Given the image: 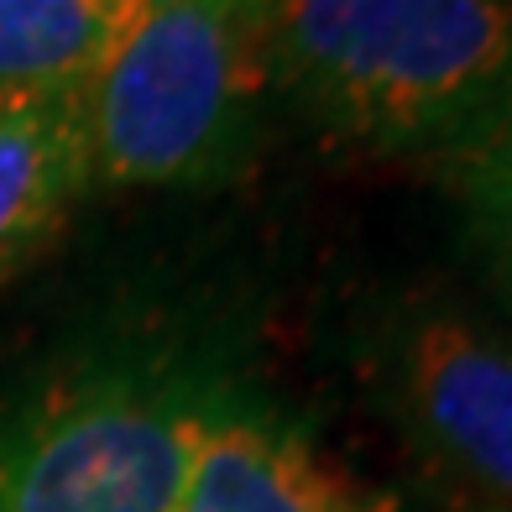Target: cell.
I'll list each match as a JSON object with an SVG mask.
<instances>
[{
    "instance_id": "cell-1",
    "label": "cell",
    "mask_w": 512,
    "mask_h": 512,
    "mask_svg": "<svg viewBox=\"0 0 512 512\" xmlns=\"http://www.w3.org/2000/svg\"><path fill=\"white\" fill-rule=\"evenodd\" d=\"M277 100L366 152H445L512 89V0H267Z\"/></svg>"
},
{
    "instance_id": "cell-2",
    "label": "cell",
    "mask_w": 512,
    "mask_h": 512,
    "mask_svg": "<svg viewBox=\"0 0 512 512\" xmlns=\"http://www.w3.org/2000/svg\"><path fill=\"white\" fill-rule=\"evenodd\" d=\"M79 95L95 183L220 189L251 168L277 100L262 0H136Z\"/></svg>"
},
{
    "instance_id": "cell-3",
    "label": "cell",
    "mask_w": 512,
    "mask_h": 512,
    "mask_svg": "<svg viewBox=\"0 0 512 512\" xmlns=\"http://www.w3.org/2000/svg\"><path fill=\"white\" fill-rule=\"evenodd\" d=\"M225 392L168 356L48 387L0 424V512H178Z\"/></svg>"
},
{
    "instance_id": "cell-4",
    "label": "cell",
    "mask_w": 512,
    "mask_h": 512,
    "mask_svg": "<svg viewBox=\"0 0 512 512\" xmlns=\"http://www.w3.org/2000/svg\"><path fill=\"white\" fill-rule=\"evenodd\" d=\"M377 382L439 465L512 507V345L455 309L418 304L382 330Z\"/></svg>"
},
{
    "instance_id": "cell-5",
    "label": "cell",
    "mask_w": 512,
    "mask_h": 512,
    "mask_svg": "<svg viewBox=\"0 0 512 512\" xmlns=\"http://www.w3.org/2000/svg\"><path fill=\"white\" fill-rule=\"evenodd\" d=\"M178 512H398V497L330 455L298 418L230 387Z\"/></svg>"
},
{
    "instance_id": "cell-6",
    "label": "cell",
    "mask_w": 512,
    "mask_h": 512,
    "mask_svg": "<svg viewBox=\"0 0 512 512\" xmlns=\"http://www.w3.org/2000/svg\"><path fill=\"white\" fill-rule=\"evenodd\" d=\"M79 89L0 95V277L48 246L95 183Z\"/></svg>"
},
{
    "instance_id": "cell-7",
    "label": "cell",
    "mask_w": 512,
    "mask_h": 512,
    "mask_svg": "<svg viewBox=\"0 0 512 512\" xmlns=\"http://www.w3.org/2000/svg\"><path fill=\"white\" fill-rule=\"evenodd\" d=\"M131 6L136 0H0V95L89 84Z\"/></svg>"
},
{
    "instance_id": "cell-8",
    "label": "cell",
    "mask_w": 512,
    "mask_h": 512,
    "mask_svg": "<svg viewBox=\"0 0 512 512\" xmlns=\"http://www.w3.org/2000/svg\"><path fill=\"white\" fill-rule=\"evenodd\" d=\"M429 168L455 194V204L512 199V89L471 131H460L445 152H434Z\"/></svg>"
},
{
    "instance_id": "cell-9",
    "label": "cell",
    "mask_w": 512,
    "mask_h": 512,
    "mask_svg": "<svg viewBox=\"0 0 512 512\" xmlns=\"http://www.w3.org/2000/svg\"><path fill=\"white\" fill-rule=\"evenodd\" d=\"M471 251L481 256V272L492 277L497 298L512 309V199H476L460 204Z\"/></svg>"
},
{
    "instance_id": "cell-10",
    "label": "cell",
    "mask_w": 512,
    "mask_h": 512,
    "mask_svg": "<svg viewBox=\"0 0 512 512\" xmlns=\"http://www.w3.org/2000/svg\"><path fill=\"white\" fill-rule=\"evenodd\" d=\"M262 6H267V0H262Z\"/></svg>"
}]
</instances>
